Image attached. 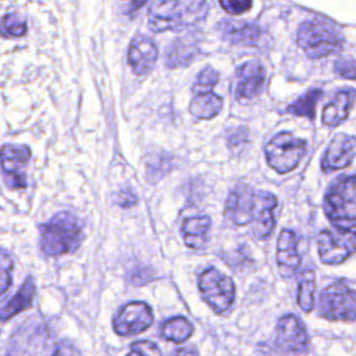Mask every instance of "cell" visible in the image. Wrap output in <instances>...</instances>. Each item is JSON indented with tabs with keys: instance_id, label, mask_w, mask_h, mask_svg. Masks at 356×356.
<instances>
[{
	"instance_id": "30",
	"label": "cell",
	"mask_w": 356,
	"mask_h": 356,
	"mask_svg": "<svg viewBox=\"0 0 356 356\" xmlns=\"http://www.w3.org/2000/svg\"><path fill=\"white\" fill-rule=\"evenodd\" d=\"M220 4L228 14L239 15L250 8L252 0H220Z\"/></svg>"
},
{
	"instance_id": "19",
	"label": "cell",
	"mask_w": 356,
	"mask_h": 356,
	"mask_svg": "<svg viewBox=\"0 0 356 356\" xmlns=\"http://www.w3.org/2000/svg\"><path fill=\"white\" fill-rule=\"evenodd\" d=\"M217 28L225 40L235 44H256L260 38V28L249 22L222 19Z\"/></svg>"
},
{
	"instance_id": "4",
	"label": "cell",
	"mask_w": 356,
	"mask_h": 356,
	"mask_svg": "<svg viewBox=\"0 0 356 356\" xmlns=\"http://www.w3.org/2000/svg\"><path fill=\"white\" fill-rule=\"evenodd\" d=\"M298 44L310 58L317 60L339 50L342 36L332 26L317 19H309L298 29Z\"/></svg>"
},
{
	"instance_id": "3",
	"label": "cell",
	"mask_w": 356,
	"mask_h": 356,
	"mask_svg": "<svg viewBox=\"0 0 356 356\" xmlns=\"http://www.w3.org/2000/svg\"><path fill=\"white\" fill-rule=\"evenodd\" d=\"M324 211L338 231L356 234V175L342 177L330 188Z\"/></svg>"
},
{
	"instance_id": "10",
	"label": "cell",
	"mask_w": 356,
	"mask_h": 356,
	"mask_svg": "<svg viewBox=\"0 0 356 356\" xmlns=\"http://www.w3.org/2000/svg\"><path fill=\"white\" fill-rule=\"evenodd\" d=\"M153 323V313L145 302H129L114 316L113 328L121 337H131L146 331Z\"/></svg>"
},
{
	"instance_id": "32",
	"label": "cell",
	"mask_w": 356,
	"mask_h": 356,
	"mask_svg": "<svg viewBox=\"0 0 356 356\" xmlns=\"http://www.w3.org/2000/svg\"><path fill=\"white\" fill-rule=\"evenodd\" d=\"M138 202V197L132 189H122L117 193L115 203L121 207H131Z\"/></svg>"
},
{
	"instance_id": "16",
	"label": "cell",
	"mask_w": 356,
	"mask_h": 356,
	"mask_svg": "<svg viewBox=\"0 0 356 356\" xmlns=\"http://www.w3.org/2000/svg\"><path fill=\"white\" fill-rule=\"evenodd\" d=\"M277 207V199L270 192H256L254 210H253V232L257 238L264 239L271 235L274 229V210Z\"/></svg>"
},
{
	"instance_id": "27",
	"label": "cell",
	"mask_w": 356,
	"mask_h": 356,
	"mask_svg": "<svg viewBox=\"0 0 356 356\" xmlns=\"http://www.w3.org/2000/svg\"><path fill=\"white\" fill-rule=\"evenodd\" d=\"M26 32L25 19L17 14H7L0 21V36L18 38Z\"/></svg>"
},
{
	"instance_id": "34",
	"label": "cell",
	"mask_w": 356,
	"mask_h": 356,
	"mask_svg": "<svg viewBox=\"0 0 356 356\" xmlns=\"http://www.w3.org/2000/svg\"><path fill=\"white\" fill-rule=\"evenodd\" d=\"M147 0H121V7L124 14H131L139 10Z\"/></svg>"
},
{
	"instance_id": "21",
	"label": "cell",
	"mask_w": 356,
	"mask_h": 356,
	"mask_svg": "<svg viewBox=\"0 0 356 356\" xmlns=\"http://www.w3.org/2000/svg\"><path fill=\"white\" fill-rule=\"evenodd\" d=\"M355 97L356 92L353 89L339 90L323 110V122L330 127L341 124L348 117Z\"/></svg>"
},
{
	"instance_id": "18",
	"label": "cell",
	"mask_w": 356,
	"mask_h": 356,
	"mask_svg": "<svg viewBox=\"0 0 356 356\" xmlns=\"http://www.w3.org/2000/svg\"><path fill=\"white\" fill-rule=\"evenodd\" d=\"M277 264L280 274L284 277L292 275L299 264L300 254L298 253V236L291 229H282L277 243Z\"/></svg>"
},
{
	"instance_id": "5",
	"label": "cell",
	"mask_w": 356,
	"mask_h": 356,
	"mask_svg": "<svg viewBox=\"0 0 356 356\" xmlns=\"http://www.w3.org/2000/svg\"><path fill=\"white\" fill-rule=\"evenodd\" d=\"M320 314L331 321H356V291L338 281L320 293Z\"/></svg>"
},
{
	"instance_id": "12",
	"label": "cell",
	"mask_w": 356,
	"mask_h": 356,
	"mask_svg": "<svg viewBox=\"0 0 356 356\" xmlns=\"http://www.w3.org/2000/svg\"><path fill=\"white\" fill-rule=\"evenodd\" d=\"M275 346L282 353L303 355L309 346V337L302 321L293 314L280 318L275 334Z\"/></svg>"
},
{
	"instance_id": "36",
	"label": "cell",
	"mask_w": 356,
	"mask_h": 356,
	"mask_svg": "<svg viewBox=\"0 0 356 356\" xmlns=\"http://www.w3.org/2000/svg\"><path fill=\"white\" fill-rule=\"evenodd\" d=\"M8 356H10V355H8Z\"/></svg>"
},
{
	"instance_id": "7",
	"label": "cell",
	"mask_w": 356,
	"mask_h": 356,
	"mask_svg": "<svg viewBox=\"0 0 356 356\" xmlns=\"http://www.w3.org/2000/svg\"><path fill=\"white\" fill-rule=\"evenodd\" d=\"M218 81V72L211 67L203 68L193 86V97L189 104V113L200 120H209L217 115L222 107V99L211 92Z\"/></svg>"
},
{
	"instance_id": "25",
	"label": "cell",
	"mask_w": 356,
	"mask_h": 356,
	"mask_svg": "<svg viewBox=\"0 0 356 356\" xmlns=\"http://www.w3.org/2000/svg\"><path fill=\"white\" fill-rule=\"evenodd\" d=\"M314 289H316V278L313 270H305L300 275L298 285V305L305 312H312L314 306Z\"/></svg>"
},
{
	"instance_id": "20",
	"label": "cell",
	"mask_w": 356,
	"mask_h": 356,
	"mask_svg": "<svg viewBox=\"0 0 356 356\" xmlns=\"http://www.w3.org/2000/svg\"><path fill=\"white\" fill-rule=\"evenodd\" d=\"M36 286L32 280V277H28L24 284L19 286V289L14 293V296L3 306L0 307V321H7L13 318L14 316L19 314L24 310L31 309L33 298H35Z\"/></svg>"
},
{
	"instance_id": "24",
	"label": "cell",
	"mask_w": 356,
	"mask_h": 356,
	"mask_svg": "<svg viewBox=\"0 0 356 356\" xmlns=\"http://www.w3.org/2000/svg\"><path fill=\"white\" fill-rule=\"evenodd\" d=\"M193 334V325L188 318L177 316L168 318L161 327V337L167 341H172L175 343H182L189 339Z\"/></svg>"
},
{
	"instance_id": "6",
	"label": "cell",
	"mask_w": 356,
	"mask_h": 356,
	"mask_svg": "<svg viewBox=\"0 0 356 356\" xmlns=\"http://www.w3.org/2000/svg\"><path fill=\"white\" fill-rule=\"evenodd\" d=\"M199 291L206 303L218 314L227 312L235 299L234 281L214 267L204 270L197 281Z\"/></svg>"
},
{
	"instance_id": "9",
	"label": "cell",
	"mask_w": 356,
	"mask_h": 356,
	"mask_svg": "<svg viewBox=\"0 0 356 356\" xmlns=\"http://www.w3.org/2000/svg\"><path fill=\"white\" fill-rule=\"evenodd\" d=\"M317 248L324 264H339L356 252V234L321 231L317 236Z\"/></svg>"
},
{
	"instance_id": "1",
	"label": "cell",
	"mask_w": 356,
	"mask_h": 356,
	"mask_svg": "<svg viewBox=\"0 0 356 356\" xmlns=\"http://www.w3.org/2000/svg\"><path fill=\"white\" fill-rule=\"evenodd\" d=\"M209 13L206 0H161L149 13L153 32L178 31L202 22Z\"/></svg>"
},
{
	"instance_id": "15",
	"label": "cell",
	"mask_w": 356,
	"mask_h": 356,
	"mask_svg": "<svg viewBox=\"0 0 356 356\" xmlns=\"http://www.w3.org/2000/svg\"><path fill=\"white\" fill-rule=\"evenodd\" d=\"M356 154V138L339 134L330 143L324 157L321 167L324 171L339 170L350 164Z\"/></svg>"
},
{
	"instance_id": "11",
	"label": "cell",
	"mask_w": 356,
	"mask_h": 356,
	"mask_svg": "<svg viewBox=\"0 0 356 356\" xmlns=\"http://www.w3.org/2000/svg\"><path fill=\"white\" fill-rule=\"evenodd\" d=\"M29 157L31 150L25 145L7 143L0 149V165L8 188L21 189L26 186L25 167Z\"/></svg>"
},
{
	"instance_id": "13",
	"label": "cell",
	"mask_w": 356,
	"mask_h": 356,
	"mask_svg": "<svg viewBox=\"0 0 356 356\" xmlns=\"http://www.w3.org/2000/svg\"><path fill=\"white\" fill-rule=\"evenodd\" d=\"M254 200L256 192H253V189L249 185H236L227 199L225 217L236 225H246L252 222Z\"/></svg>"
},
{
	"instance_id": "35",
	"label": "cell",
	"mask_w": 356,
	"mask_h": 356,
	"mask_svg": "<svg viewBox=\"0 0 356 356\" xmlns=\"http://www.w3.org/2000/svg\"><path fill=\"white\" fill-rule=\"evenodd\" d=\"M172 356H197V350L195 348H179Z\"/></svg>"
},
{
	"instance_id": "31",
	"label": "cell",
	"mask_w": 356,
	"mask_h": 356,
	"mask_svg": "<svg viewBox=\"0 0 356 356\" xmlns=\"http://www.w3.org/2000/svg\"><path fill=\"white\" fill-rule=\"evenodd\" d=\"M334 70L338 75L348 78V79H356V61L353 60H339L335 63Z\"/></svg>"
},
{
	"instance_id": "23",
	"label": "cell",
	"mask_w": 356,
	"mask_h": 356,
	"mask_svg": "<svg viewBox=\"0 0 356 356\" xmlns=\"http://www.w3.org/2000/svg\"><path fill=\"white\" fill-rule=\"evenodd\" d=\"M196 46L188 39L179 38L175 40L165 53V65L168 68H178L191 63L196 54Z\"/></svg>"
},
{
	"instance_id": "33",
	"label": "cell",
	"mask_w": 356,
	"mask_h": 356,
	"mask_svg": "<svg viewBox=\"0 0 356 356\" xmlns=\"http://www.w3.org/2000/svg\"><path fill=\"white\" fill-rule=\"evenodd\" d=\"M51 356H78V350L70 341H61Z\"/></svg>"
},
{
	"instance_id": "29",
	"label": "cell",
	"mask_w": 356,
	"mask_h": 356,
	"mask_svg": "<svg viewBox=\"0 0 356 356\" xmlns=\"http://www.w3.org/2000/svg\"><path fill=\"white\" fill-rule=\"evenodd\" d=\"M127 356H163V355L154 342L142 339L131 343V348Z\"/></svg>"
},
{
	"instance_id": "26",
	"label": "cell",
	"mask_w": 356,
	"mask_h": 356,
	"mask_svg": "<svg viewBox=\"0 0 356 356\" xmlns=\"http://www.w3.org/2000/svg\"><path fill=\"white\" fill-rule=\"evenodd\" d=\"M321 96L320 89H312L306 92L303 96L298 97L292 104L288 107V113L298 115V117H307L313 118L314 117V108Z\"/></svg>"
},
{
	"instance_id": "2",
	"label": "cell",
	"mask_w": 356,
	"mask_h": 356,
	"mask_svg": "<svg viewBox=\"0 0 356 356\" xmlns=\"http://www.w3.org/2000/svg\"><path fill=\"white\" fill-rule=\"evenodd\" d=\"M82 239V224L72 213L60 211L40 225V249L46 256L74 253Z\"/></svg>"
},
{
	"instance_id": "8",
	"label": "cell",
	"mask_w": 356,
	"mask_h": 356,
	"mask_svg": "<svg viewBox=\"0 0 356 356\" xmlns=\"http://www.w3.org/2000/svg\"><path fill=\"white\" fill-rule=\"evenodd\" d=\"M306 152V143L291 134L282 132L275 135L266 145V157L271 168L277 172L292 171Z\"/></svg>"
},
{
	"instance_id": "17",
	"label": "cell",
	"mask_w": 356,
	"mask_h": 356,
	"mask_svg": "<svg viewBox=\"0 0 356 356\" xmlns=\"http://www.w3.org/2000/svg\"><path fill=\"white\" fill-rule=\"evenodd\" d=\"M157 56L159 51L152 39L140 35L131 40L128 47V63L135 74L143 75L149 72L153 68Z\"/></svg>"
},
{
	"instance_id": "14",
	"label": "cell",
	"mask_w": 356,
	"mask_h": 356,
	"mask_svg": "<svg viewBox=\"0 0 356 356\" xmlns=\"http://www.w3.org/2000/svg\"><path fill=\"white\" fill-rule=\"evenodd\" d=\"M266 74L259 61H248L241 65L235 76L234 93L238 99H252L261 90Z\"/></svg>"
},
{
	"instance_id": "22",
	"label": "cell",
	"mask_w": 356,
	"mask_h": 356,
	"mask_svg": "<svg viewBox=\"0 0 356 356\" xmlns=\"http://www.w3.org/2000/svg\"><path fill=\"white\" fill-rule=\"evenodd\" d=\"M210 217L195 216L184 220L182 222V236L184 242L191 249L202 248L207 241V234L210 229Z\"/></svg>"
},
{
	"instance_id": "28",
	"label": "cell",
	"mask_w": 356,
	"mask_h": 356,
	"mask_svg": "<svg viewBox=\"0 0 356 356\" xmlns=\"http://www.w3.org/2000/svg\"><path fill=\"white\" fill-rule=\"evenodd\" d=\"M13 267H14L13 257L6 249L0 248V298L8 291L11 285Z\"/></svg>"
}]
</instances>
